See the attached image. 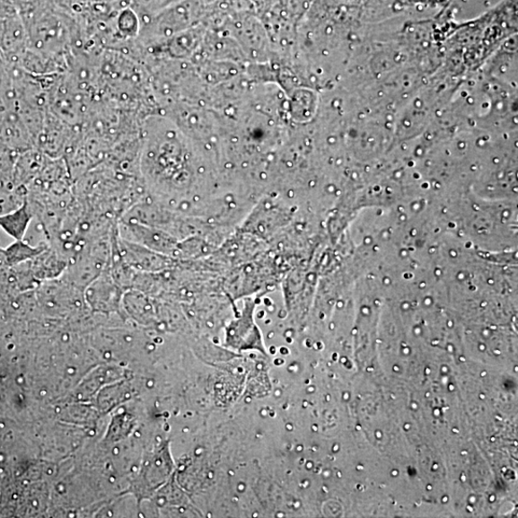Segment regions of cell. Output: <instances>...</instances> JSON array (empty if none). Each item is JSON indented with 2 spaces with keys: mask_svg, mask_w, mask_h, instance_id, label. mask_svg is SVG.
<instances>
[{
  "mask_svg": "<svg viewBox=\"0 0 518 518\" xmlns=\"http://www.w3.org/2000/svg\"><path fill=\"white\" fill-rule=\"evenodd\" d=\"M405 2L408 3H413V4H417V3H423V4H431L432 3H435V0H405Z\"/></svg>",
  "mask_w": 518,
  "mask_h": 518,
  "instance_id": "8992f818",
  "label": "cell"
},
{
  "mask_svg": "<svg viewBox=\"0 0 518 518\" xmlns=\"http://www.w3.org/2000/svg\"><path fill=\"white\" fill-rule=\"evenodd\" d=\"M31 220L32 215L25 200L22 206L17 208L16 211L0 215V228L13 237V240L23 241L28 227H30L32 222Z\"/></svg>",
  "mask_w": 518,
  "mask_h": 518,
  "instance_id": "3957f363",
  "label": "cell"
},
{
  "mask_svg": "<svg viewBox=\"0 0 518 518\" xmlns=\"http://www.w3.org/2000/svg\"><path fill=\"white\" fill-rule=\"evenodd\" d=\"M123 258L129 264L136 268L144 270H161L166 265V260L154 251L143 245H139L128 241H123L121 245Z\"/></svg>",
  "mask_w": 518,
  "mask_h": 518,
  "instance_id": "7a4b0ae2",
  "label": "cell"
},
{
  "mask_svg": "<svg viewBox=\"0 0 518 518\" xmlns=\"http://www.w3.org/2000/svg\"><path fill=\"white\" fill-rule=\"evenodd\" d=\"M43 250L44 249L34 247L24 241H16L4 250V255L9 264L15 265L40 256Z\"/></svg>",
  "mask_w": 518,
  "mask_h": 518,
  "instance_id": "277c9868",
  "label": "cell"
},
{
  "mask_svg": "<svg viewBox=\"0 0 518 518\" xmlns=\"http://www.w3.org/2000/svg\"><path fill=\"white\" fill-rule=\"evenodd\" d=\"M20 195L8 189L0 188V215H4L22 206L24 201L20 202Z\"/></svg>",
  "mask_w": 518,
  "mask_h": 518,
  "instance_id": "5b68a950",
  "label": "cell"
},
{
  "mask_svg": "<svg viewBox=\"0 0 518 518\" xmlns=\"http://www.w3.org/2000/svg\"><path fill=\"white\" fill-rule=\"evenodd\" d=\"M227 345L238 351L258 349L264 353L260 333L253 318V306L250 305L247 313L236 320L228 329Z\"/></svg>",
  "mask_w": 518,
  "mask_h": 518,
  "instance_id": "6da1fadb",
  "label": "cell"
}]
</instances>
